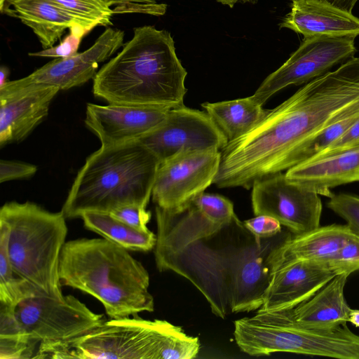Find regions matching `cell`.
Returning <instances> with one entry per match:
<instances>
[{
  "mask_svg": "<svg viewBox=\"0 0 359 359\" xmlns=\"http://www.w3.org/2000/svg\"><path fill=\"white\" fill-rule=\"evenodd\" d=\"M170 109L109 103H88L85 123L99 138L102 147L138 140L156 128Z\"/></svg>",
  "mask_w": 359,
  "mask_h": 359,
  "instance_id": "2e32d148",
  "label": "cell"
},
{
  "mask_svg": "<svg viewBox=\"0 0 359 359\" xmlns=\"http://www.w3.org/2000/svg\"><path fill=\"white\" fill-rule=\"evenodd\" d=\"M80 218L86 229L129 251L147 252L156 245V235L152 231L136 229L109 213L86 212Z\"/></svg>",
  "mask_w": 359,
  "mask_h": 359,
  "instance_id": "d4e9b609",
  "label": "cell"
},
{
  "mask_svg": "<svg viewBox=\"0 0 359 359\" xmlns=\"http://www.w3.org/2000/svg\"><path fill=\"white\" fill-rule=\"evenodd\" d=\"M349 322L359 327V310L352 309L350 313Z\"/></svg>",
  "mask_w": 359,
  "mask_h": 359,
  "instance_id": "f35d334b",
  "label": "cell"
},
{
  "mask_svg": "<svg viewBox=\"0 0 359 359\" xmlns=\"http://www.w3.org/2000/svg\"><path fill=\"white\" fill-rule=\"evenodd\" d=\"M251 202L255 215L271 216L294 235L320 226V195L290 182L283 172L256 180Z\"/></svg>",
  "mask_w": 359,
  "mask_h": 359,
  "instance_id": "7c38bea8",
  "label": "cell"
},
{
  "mask_svg": "<svg viewBox=\"0 0 359 359\" xmlns=\"http://www.w3.org/2000/svg\"><path fill=\"white\" fill-rule=\"evenodd\" d=\"M328 2L337 7L352 13V11L359 0H321Z\"/></svg>",
  "mask_w": 359,
  "mask_h": 359,
  "instance_id": "d590c367",
  "label": "cell"
},
{
  "mask_svg": "<svg viewBox=\"0 0 359 359\" xmlns=\"http://www.w3.org/2000/svg\"><path fill=\"white\" fill-rule=\"evenodd\" d=\"M15 313L25 330L39 344L74 339L105 320L103 314L93 312L72 294L62 301L48 295L27 299L17 306Z\"/></svg>",
  "mask_w": 359,
  "mask_h": 359,
  "instance_id": "30bf717a",
  "label": "cell"
},
{
  "mask_svg": "<svg viewBox=\"0 0 359 359\" xmlns=\"http://www.w3.org/2000/svg\"><path fill=\"white\" fill-rule=\"evenodd\" d=\"M110 6H128L133 4H154L158 0H107Z\"/></svg>",
  "mask_w": 359,
  "mask_h": 359,
  "instance_id": "8d00e7d4",
  "label": "cell"
},
{
  "mask_svg": "<svg viewBox=\"0 0 359 359\" xmlns=\"http://www.w3.org/2000/svg\"><path fill=\"white\" fill-rule=\"evenodd\" d=\"M69 30V34L58 45L41 51L29 53V55L65 58L76 55L82 38L88 32L81 27H74Z\"/></svg>",
  "mask_w": 359,
  "mask_h": 359,
  "instance_id": "f546056e",
  "label": "cell"
},
{
  "mask_svg": "<svg viewBox=\"0 0 359 359\" xmlns=\"http://www.w3.org/2000/svg\"><path fill=\"white\" fill-rule=\"evenodd\" d=\"M1 12L18 18L29 27L43 49L54 46L66 29L84 28L52 0H6Z\"/></svg>",
  "mask_w": 359,
  "mask_h": 359,
  "instance_id": "7402d4cb",
  "label": "cell"
},
{
  "mask_svg": "<svg viewBox=\"0 0 359 359\" xmlns=\"http://www.w3.org/2000/svg\"><path fill=\"white\" fill-rule=\"evenodd\" d=\"M9 70L6 67L2 66L0 69V87L3 86L7 81Z\"/></svg>",
  "mask_w": 359,
  "mask_h": 359,
  "instance_id": "74e56055",
  "label": "cell"
},
{
  "mask_svg": "<svg viewBox=\"0 0 359 359\" xmlns=\"http://www.w3.org/2000/svg\"><path fill=\"white\" fill-rule=\"evenodd\" d=\"M109 214L136 229L142 231L149 230L147 224L151 215L144 206L137 204L126 205L113 210Z\"/></svg>",
  "mask_w": 359,
  "mask_h": 359,
  "instance_id": "4dcf8cb0",
  "label": "cell"
},
{
  "mask_svg": "<svg viewBox=\"0 0 359 359\" xmlns=\"http://www.w3.org/2000/svg\"><path fill=\"white\" fill-rule=\"evenodd\" d=\"M220 161V151L209 149L181 152L161 163L153 202L170 214L184 211L213 183Z\"/></svg>",
  "mask_w": 359,
  "mask_h": 359,
  "instance_id": "9c48e42d",
  "label": "cell"
},
{
  "mask_svg": "<svg viewBox=\"0 0 359 359\" xmlns=\"http://www.w3.org/2000/svg\"><path fill=\"white\" fill-rule=\"evenodd\" d=\"M6 0H0V10L2 11Z\"/></svg>",
  "mask_w": 359,
  "mask_h": 359,
  "instance_id": "60d3db41",
  "label": "cell"
},
{
  "mask_svg": "<svg viewBox=\"0 0 359 359\" xmlns=\"http://www.w3.org/2000/svg\"><path fill=\"white\" fill-rule=\"evenodd\" d=\"M160 163L139 140L101 146L79 171L61 210L71 219L126 205L147 208Z\"/></svg>",
  "mask_w": 359,
  "mask_h": 359,
  "instance_id": "5b68a950",
  "label": "cell"
},
{
  "mask_svg": "<svg viewBox=\"0 0 359 359\" xmlns=\"http://www.w3.org/2000/svg\"><path fill=\"white\" fill-rule=\"evenodd\" d=\"M167 5L165 4H133L128 6H116L113 12L116 13H140L161 16L165 13Z\"/></svg>",
  "mask_w": 359,
  "mask_h": 359,
  "instance_id": "836d02e7",
  "label": "cell"
},
{
  "mask_svg": "<svg viewBox=\"0 0 359 359\" xmlns=\"http://www.w3.org/2000/svg\"><path fill=\"white\" fill-rule=\"evenodd\" d=\"M327 205L346 222L354 233L359 236V196L344 193L334 194Z\"/></svg>",
  "mask_w": 359,
  "mask_h": 359,
  "instance_id": "f1b7e54d",
  "label": "cell"
},
{
  "mask_svg": "<svg viewBox=\"0 0 359 359\" xmlns=\"http://www.w3.org/2000/svg\"><path fill=\"white\" fill-rule=\"evenodd\" d=\"M37 170L34 165L8 160L0 161V182L32 176Z\"/></svg>",
  "mask_w": 359,
  "mask_h": 359,
  "instance_id": "d6a6232c",
  "label": "cell"
},
{
  "mask_svg": "<svg viewBox=\"0 0 359 359\" xmlns=\"http://www.w3.org/2000/svg\"><path fill=\"white\" fill-rule=\"evenodd\" d=\"M257 1L258 0H245V2H248L252 4H255Z\"/></svg>",
  "mask_w": 359,
  "mask_h": 359,
  "instance_id": "b9f144b4",
  "label": "cell"
},
{
  "mask_svg": "<svg viewBox=\"0 0 359 359\" xmlns=\"http://www.w3.org/2000/svg\"><path fill=\"white\" fill-rule=\"evenodd\" d=\"M59 88L17 80L0 87V145L25 139L47 116Z\"/></svg>",
  "mask_w": 359,
  "mask_h": 359,
  "instance_id": "9a60e30c",
  "label": "cell"
},
{
  "mask_svg": "<svg viewBox=\"0 0 359 359\" xmlns=\"http://www.w3.org/2000/svg\"><path fill=\"white\" fill-rule=\"evenodd\" d=\"M326 262L336 276L340 274L349 276L359 271V236L354 233Z\"/></svg>",
  "mask_w": 359,
  "mask_h": 359,
  "instance_id": "83f0119b",
  "label": "cell"
},
{
  "mask_svg": "<svg viewBox=\"0 0 359 359\" xmlns=\"http://www.w3.org/2000/svg\"><path fill=\"white\" fill-rule=\"evenodd\" d=\"M200 347L198 338L181 327L136 314L105 320L74 339L39 344L34 358L191 359Z\"/></svg>",
  "mask_w": 359,
  "mask_h": 359,
  "instance_id": "8992f818",
  "label": "cell"
},
{
  "mask_svg": "<svg viewBox=\"0 0 359 359\" xmlns=\"http://www.w3.org/2000/svg\"><path fill=\"white\" fill-rule=\"evenodd\" d=\"M293 309L257 311L252 317L236 320L233 335L240 349L252 356L287 352L359 359V335L346 323L330 329L306 327L294 322Z\"/></svg>",
  "mask_w": 359,
  "mask_h": 359,
  "instance_id": "ba28073f",
  "label": "cell"
},
{
  "mask_svg": "<svg viewBox=\"0 0 359 359\" xmlns=\"http://www.w3.org/2000/svg\"><path fill=\"white\" fill-rule=\"evenodd\" d=\"M355 38L318 36L304 39L299 48L269 74L251 95L260 105L280 90L305 84L353 57Z\"/></svg>",
  "mask_w": 359,
  "mask_h": 359,
  "instance_id": "8fae6325",
  "label": "cell"
},
{
  "mask_svg": "<svg viewBox=\"0 0 359 359\" xmlns=\"http://www.w3.org/2000/svg\"><path fill=\"white\" fill-rule=\"evenodd\" d=\"M161 163L184 151L222 149L228 139L205 111L184 105L169 109L156 128L138 140Z\"/></svg>",
  "mask_w": 359,
  "mask_h": 359,
  "instance_id": "4fadbf2b",
  "label": "cell"
},
{
  "mask_svg": "<svg viewBox=\"0 0 359 359\" xmlns=\"http://www.w3.org/2000/svg\"><path fill=\"white\" fill-rule=\"evenodd\" d=\"M246 228L259 238H269L282 231V225L276 218L266 215H255L243 221Z\"/></svg>",
  "mask_w": 359,
  "mask_h": 359,
  "instance_id": "1f68e13d",
  "label": "cell"
},
{
  "mask_svg": "<svg viewBox=\"0 0 359 359\" xmlns=\"http://www.w3.org/2000/svg\"><path fill=\"white\" fill-rule=\"evenodd\" d=\"M304 36L354 37L359 36V18L321 0H292L291 10L279 24Z\"/></svg>",
  "mask_w": 359,
  "mask_h": 359,
  "instance_id": "ffe728a7",
  "label": "cell"
},
{
  "mask_svg": "<svg viewBox=\"0 0 359 359\" xmlns=\"http://www.w3.org/2000/svg\"><path fill=\"white\" fill-rule=\"evenodd\" d=\"M285 174L290 182L331 198L335 187L359 182V145L318 154Z\"/></svg>",
  "mask_w": 359,
  "mask_h": 359,
  "instance_id": "d6986e66",
  "label": "cell"
},
{
  "mask_svg": "<svg viewBox=\"0 0 359 359\" xmlns=\"http://www.w3.org/2000/svg\"><path fill=\"white\" fill-rule=\"evenodd\" d=\"M218 2L233 8L234 5L239 1L245 2V0H217Z\"/></svg>",
  "mask_w": 359,
  "mask_h": 359,
  "instance_id": "ab89813d",
  "label": "cell"
},
{
  "mask_svg": "<svg viewBox=\"0 0 359 359\" xmlns=\"http://www.w3.org/2000/svg\"><path fill=\"white\" fill-rule=\"evenodd\" d=\"M0 219L10 228L8 255L15 273L46 295L64 300L59 266L68 228L62 210L13 201L2 205Z\"/></svg>",
  "mask_w": 359,
  "mask_h": 359,
  "instance_id": "52a82bcc",
  "label": "cell"
},
{
  "mask_svg": "<svg viewBox=\"0 0 359 359\" xmlns=\"http://www.w3.org/2000/svg\"><path fill=\"white\" fill-rule=\"evenodd\" d=\"M73 16L88 32L111 25L114 15L107 0H52Z\"/></svg>",
  "mask_w": 359,
  "mask_h": 359,
  "instance_id": "4316f807",
  "label": "cell"
},
{
  "mask_svg": "<svg viewBox=\"0 0 359 359\" xmlns=\"http://www.w3.org/2000/svg\"><path fill=\"white\" fill-rule=\"evenodd\" d=\"M124 35L122 30L107 28L85 51L56 58L17 81L22 84H43L60 90L79 86L93 79L99 65L123 46Z\"/></svg>",
  "mask_w": 359,
  "mask_h": 359,
  "instance_id": "e0dca14e",
  "label": "cell"
},
{
  "mask_svg": "<svg viewBox=\"0 0 359 359\" xmlns=\"http://www.w3.org/2000/svg\"><path fill=\"white\" fill-rule=\"evenodd\" d=\"M59 276L62 285L99 300L110 318L154 310L147 269L129 250L104 238L66 242L60 255Z\"/></svg>",
  "mask_w": 359,
  "mask_h": 359,
  "instance_id": "277c9868",
  "label": "cell"
},
{
  "mask_svg": "<svg viewBox=\"0 0 359 359\" xmlns=\"http://www.w3.org/2000/svg\"><path fill=\"white\" fill-rule=\"evenodd\" d=\"M335 276L326 262L300 261L290 264L272 274L258 311L293 309L311 298Z\"/></svg>",
  "mask_w": 359,
  "mask_h": 359,
  "instance_id": "ac0fdd59",
  "label": "cell"
},
{
  "mask_svg": "<svg viewBox=\"0 0 359 359\" xmlns=\"http://www.w3.org/2000/svg\"><path fill=\"white\" fill-rule=\"evenodd\" d=\"M201 107L225 135L233 141L254 128L267 114L252 96L217 102H204Z\"/></svg>",
  "mask_w": 359,
  "mask_h": 359,
  "instance_id": "cb8c5ba5",
  "label": "cell"
},
{
  "mask_svg": "<svg viewBox=\"0 0 359 359\" xmlns=\"http://www.w3.org/2000/svg\"><path fill=\"white\" fill-rule=\"evenodd\" d=\"M9 235L8 224L0 219V303L16 308L22 301L46 294L13 271L8 255Z\"/></svg>",
  "mask_w": 359,
  "mask_h": 359,
  "instance_id": "484cf974",
  "label": "cell"
},
{
  "mask_svg": "<svg viewBox=\"0 0 359 359\" xmlns=\"http://www.w3.org/2000/svg\"><path fill=\"white\" fill-rule=\"evenodd\" d=\"M236 215L228 198L203 193L184 211L170 214L156 206L157 224L154 250H172L211 234Z\"/></svg>",
  "mask_w": 359,
  "mask_h": 359,
  "instance_id": "5bb4252c",
  "label": "cell"
},
{
  "mask_svg": "<svg viewBox=\"0 0 359 359\" xmlns=\"http://www.w3.org/2000/svg\"><path fill=\"white\" fill-rule=\"evenodd\" d=\"M354 234L348 224L318 226L294 235L279 246L271 257L272 274L300 261L326 262Z\"/></svg>",
  "mask_w": 359,
  "mask_h": 359,
  "instance_id": "44dd1931",
  "label": "cell"
},
{
  "mask_svg": "<svg viewBox=\"0 0 359 359\" xmlns=\"http://www.w3.org/2000/svg\"><path fill=\"white\" fill-rule=\"evenodd\" d=\"M359 101V57L299 88L251 130L227 143L226 163L243 184L292 167L301 146Z\"/></svg>",
  "mask_w": 359,
  "mask_h": 359,
  "instance_id": "6da1fadb",
  "label": "cell"
},
{
  "mask_svg": "<svg viewBox=\"0 0 359 359\" xmlns=\"http://www.w3.org/2000/svg\"><path fill=\"white\" fill-rule=\"evenodd\" d=\"M292 233L269 238L251 233L236 215L215 232L180 248L154 250L159 271H171L189 280L221 318L258 310L272 276L271 257Z\"/></svg>",
  "mask_w": 359,
  "mask_h": 359,
  "instance_id": "7a4b0ae2",
  "label": "cell"
},
{
  "mask_svg": "<svg viewBox=\"0 0 359 359\" xmlns=\"http://www.w3.org/2000/svg\"><path fill=\"white\" fill-rule=\"evenodd\" d=\"M348 276H335L306 302L293 309L297 324L309 328L330 329L349 322L352 309L344 297Z\"/></svg>",
  "mask_w": 359,
  "mask_h": 359,
  "instance_id": "603a6c76",
  "label": "cell"
},
{
  "mask_svg": "<svg viewBox=\"0 0 359 359\" xmlns=\"http://www.w3.org/2000/svg\"><path fill=\"white\" fill-rule=\"evenodd\" d=\"M356 145H359V120L340 137L320 153L342 149Z\"/></svg>",
  "mask_w": 359,
  "mask_h": 359,
  "instance_id": "e575fe53",
  "label": "cell"
},
{
  "mask_svg": "<svg viewBox=\"0 0 359 359\" xmlns=\"http://www.w3.org/2000/svg\"><path fill=\"white\" fill-rule=\"evenodd\" d=\"M187 75L170 32L146 25L97 72L93 91L108 103L172 109L184 105Z\"/></svg>",
  "mask_w": 359,
  "mask_h": 359,
  "instance_id": "3957f363",
  "label": "cell"
}]
</instances>
